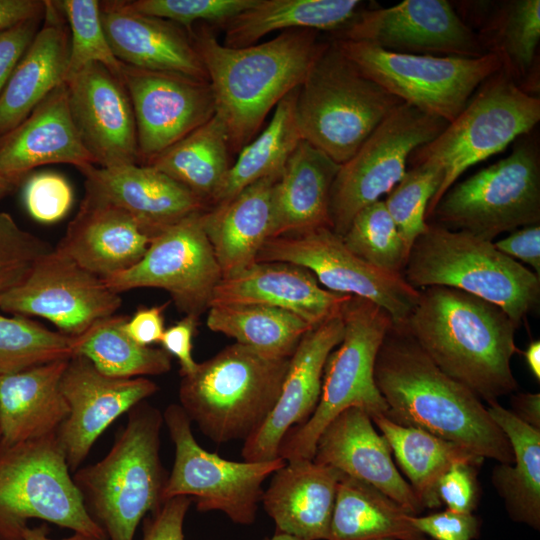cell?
<instances>
[{
	"label": "cell",
	"mask_w": 540,
	"mask_h": 540,
	"mask_svg": "<svg viewBox=\"0 0 540 540\" xmlns=\"http://www.w3.org/2000/svg\"><path fill=\"white\" fill-rule=\"evenodd\" d=\"M375 384L394 423L425 430L482 457L512 463L513 452L480 398L445 374L402 326L378 350Z\"/></svg>",
	"instance_id": "6da1fadb"
},
{
	"label": "cell",
	"mask_w": 540,
	"mask_h": 540,
	"mask_svg": "<svg viewBox=\"0 0 540 540\" xmlns=\"http://www.w3.org/2000/svg\"><path fill=\"white\" fill-rule=\"evenodd\" d=\"M189 34L205 67L232 153L256 137L268 113L302 84L328 44L311 29L283 31L243 48L224 46L207 23L194 25Z\"/></svg>",
	"instance_id": "7a4b0ae2"
},
{
	"label": "cell",
	"mask_w": 540,
	"mask_h": 540,
	"mask_svg": "<svg viewBox=\"0 0 540 540\" xmlns=\"http://www.w3.org/2000/svg\"><path fill=\"white\" fill-rule=\"evenodd\" d=\"M402 327L448 376L486 402L516 390V325L498 306L444 286L419 289Z\"/></svg>",
	"instance_id": "3957f363"
},
{
	"label": "cell",
	"mask_w": 540,
	"mask_h": 540,
	"mask_svg": "<svg viewBox=\"0 0 540 540\" xmlns=\"http://www.w3.org/2000/svg\"><path fill=\"white\" fill-rule=\"evenodd\" d=\"M127 414L109 452L72 474L107 540H134L139 523L162 504L168 477L160 458L163 414L145 400Z\"/></svg>",
	"instance_id": "277c9868"
},
{
	"label": "cell",
	"mask_w": 540,
	"mask_h": 540,
	"mask_svg": "<svg viewBox=\"0 0 540 540\" xmlns=\"http://www.w3.org/2000/svg\"><path fill=\"white\" fill-rule=\"evenodd\" d=\"M289 360L236 342L181 376L179 405L213 442L246 441L272 411Z\"/></svg>",
	"instance_id": "5b68a950"
},
{
	"label": "cell",
	"mask_w": 540,
	"mask_h": 540,
	"mask_svg": "<svg viewBox=\"0 0 540 540\" xmlns=\"http://www.w3.org/2000/svg\"><path fill=\"white\" fill-rule=\"evenodd\" d=\"M414 288L458 289L500 307L518 328L540 301V276L500 252L493 241L428 223L403 271Z\"/></svg>",
	"instance_id": "8992f818"
},
{
	"label": "cell",
	"mask_w": 540,
	"mask_h": 540,
	"mask_svg": "<svg viewBox=\"0 0 540 540\" xmlns=\"http://www.w3.org/2000/svg\"><path fill=\"white\" fill-rule=\"evenodd\" d=\"M402 103L329 41L299 87L296 121L303 140L342 165Z\"/></svg>",
	"instance_id": "52a82bcc"
},
{
	"label": "cell",
	"mask_w": 540,
	"mask_h": 540,
	"mask_svg": "<svg viewBox=\"0 0 540 540\" xmlns=\"http://www.w3.org/2000/svg\"><path fill=\"white\" fill-rule=\"evenodd\" d=\"M341 313L343 338L327 357L318 404L305 423L284 437L279 449L284 461L312 460L324 428L350 407L363 409L370 418L387 413L375 384L374 365L392 319L377 304L356 296L343 304Z\"/></svg>",
	"instance_id": "ba28073f"
},
{
	"label": "cell",
	"mask_w": 540,
	"mask_h": 540,
	"mask_svg": "<svg viewBox=\"0 0 540 540\" xmlns=\"http://www.w3.org/2000/svg\"><path fill=\"white\" fill-rule=\"evenodd\" d=\"M32 519L107 540L83 504L56 433L0 441V540H23Z\"/></svg>",
	"instance_id": "9c48e42d"
},
{
	"label": "cell",
	"mask_w": 540,
	"mask_h": 540,
	"mask_svg": "<svg viewBox=\"0 0 540 540\" xmlns=\"http://www.w3.org/2000/svg\"><path fill=\"white\" fill-rule=\"evenodd\" d=\"M540 120V100L502 70L487 78L465 108L432 141L412 152L408 162L438 165L444 179L426 210V220L456 180L471 166L503 151Z\"/></svg>",
	"instance_id": "30bf717a"
},
{
	"label": "cell",
	"mask_w": 540,
	"mask_h": 540,
	"mask_svg": "<svg viewBox=\"0 0 540 540\" xmlns=\"http://www.w3.org/2000/svg\"><path fill=\"white\" fill-rule=\"evenodd\" d=\"M436 224L485 240L540 223L537 148L519 142L506 158L453 184L432 213Z\"/></svg>",
	"instance_id": "8fae6325"
},
{
	"label": "cell",
	"mask_w": 540,
	"mask_h": 540,
	"mask_svg": "<svg viewBox=\"0 0 540 540\" xmlns=\"http://www.w3.org/2000/svg\"><path fill=\"white\" fill-rule=\"evenodd\" d=\"M364 75L403 103L452 122L477 88L501 70L490 53L479 58L395 53L374 45L331 40Z\"/></svg>",
	"instance_id": "7c38bea8"
},
{
	"label": "cell",
	"mask_w": 540,
	"mask_h": 540,
	"mask_svg": "<svg viewBox=\"0 0 540 540\" xmlns=\"http://www.w3.org/2000/svg\"><path fill=\"white\" fill-rule=\"evenodd\" d=\"M175 446L172 470L163 490V501L187 496L201 512L220 511L236 524L255 522L261 502L262 484L285 461L237 462L202 448L196 441L191 421L179 404H170L163 413Z\"/></svg>",
	"instance_id": "4fadbf2b"
},
{
	"label": "cell",
	"mask_w": 540,
	"mask_h": 540,
	"mask_svg": "<svg viewBox=\"0 0 540 540\" xmlns=\"http://www.w3.org/2000/svg\"><path fill=\"white\" fill-rule=\"evenodd\" d=\"M447 125L407 103L395 108L340 165L330 193L332 230L343 236L361 209L380 200L403 178L412 152L435 139Z\"/></svg>",
	"instance_id": "5bb4252c"
},
{
	"label": "cell",
	"mask_w": 540,
	"mask_h": 540,
	"mask_svg": "<svg viewBox=\"0 0 540 540\" xmlns=\"http://www.w3.org/2000/svg\"><path fill=\"white\" fill-rule=\"evenodd\" d=\"M256 262H284L309 270L325 289L369 300L402 326L419 298L402 275L388 273L354 254L332 228L268 239Z\"/></svg>",
	"instance_id": "9a60e30c"
},
{
	"label": "cell",
	"mask_w": 540,
	"mask_h": 540,
	"mask_svg": "<svg viewBox=\"0 0 540 540\" xmlns=\"http://www.w3.org/2000/svg\"><path fill=\"white\" fill-rule=\"evenodd\" d=\"M192 214L151 239L141 260L130 269L103 279L121 294L137 288L165 290L185 316H199L210 307L222 273L201 224Z\"/></svg>",
	"instance_id": "2e32d148"
},
{
	"label": "cell",
	"mask_w": 540,
	"mask_h": 540,
	"mask_svg": "<svg viewBox=\"0 0 540 540\" xmlns=\"http://www.w3.org/2000/svg\"><path fill=\"white\" fill-rule=\"evenodd\" d=\"M121 295L55 247L39 257L24 279L0 296V310L41 317L57 331L76 337L116 314Z\"/></svg>",
	"instance_id": "e0dca14e"
},
{
	"label": "cell",
	"mask_w": 540,
	"mask_h": 540,
	"mask_svg": "<svg viewBox=\"0 0 540 540\" xmlns=\"http://www.w3.org/2000/svg\"><path fill=\"white\" fill-rule=\"evenodd\" d=\"M331 40L365 42L386 51L479 58L486 51L446 0H405L394 6L360 10Z\"/></svg>",
	"instance_id": "ac0fdd59"
},
{
	"label": "cell",
	"mask_w": 540,
	"mask_h": 540,
	"mask_svg": "<svg viewBox=\"0 0 540 540\" xmlns=\"http://www.w3.org/2000/svg\"><path fill=\"white\" fill-rule=\"evenodd\" d=\"M119 77L134 111L139 164H148L216 113L209 81L124 63Z\"/></svg>",
	"instance_id": "d6986e66"
},
{
	"label": "cell",
	"mask_w": 540,
	"mask_h": 540,
	"mask_svg": "<svg viewBox=\"0 0 540 540\" xmlns=\"http://www.w3.org/2000/svg\"><path fill=\"white\" fill-rule=\"evenodd\" d=\"M60 388L69 414L56 437L71 473L80 468L96 440L117 418L159 389L146 377L107 376L81 355L69 358Z\"/></svg>",
	"instance_id": "ffe728a7"
},
{
	"label": "cell",
	"mask_w": 540,
	"mask_h": 540,
	"mask_svg": "<svg viewBox=\"0 0 540 540\" xmlns=\"http://www.w3.org/2000/svg\"><path fill=\"white\" fill-rule=\"evenodd\" d=\"M65 85L72 119L96 165L139 163L134 111L120 77L91 63L67 77Z\"/></svg>",
	"instance_id": "44dd1931"
},
{
	"label": "cell",
	"mask_w": 540,
	"mask_h": 540,
	"mask_svg": "<svg viewBox=\"0 0 540 540\" xmlns=\"http://www.w3.org/2000/svg\"><path fill=\"white\" fill-rule=\"evenodd\" d=\"M342 310V309H341ZM344 324L341 311L309 329L290 357L278 399L261 427L244 441V461H269L279 457L286 434L305 423L321 394L328 355L341 342Z\"/></svg>",
	"instance_id": "7402d4cb"
},
{
	"label": "cell",
	"mask_w": 540,
	"mask_h": 540,
	"mask_svg": "<svg viewBox=\"0 0 540 540\" xmlns=\"http://www.w3.org/2000/svg\"><path fill=\"white\" fill-rule=\"evenodd\" d=\"M78 170L85 179V196L124 210L151 239L209 209L187 188L150 165H87Z\"/></svg>",
	"instance_id": "603a6c76"
},
{
	"label": "cell",
	"mask_w": 540,
	"mask_h": 540,
	"mask_svg": "<svg viewBox=\"0 0 540 540\" xmlns=\"http://www.w3.org/2000/svg\"><path fill=\"white\" fill-rule=\"evenodd\" d=\"M313 461L370 484L410 515L417 516L424 510L393 462L387 440L361 408L344 410L324 428Z\"/></svg>",
	"instance_id": "cb8c5ba5"
},
{
	"label": "cell",
	"mask_w": 540,
	"mask_h": 540,
	"mask_svg": "<svg viewBox=\"0 0 540 540\" xmlns=\"http://www.w3.org/2000/svg\"><path fill=\"white\" fill-rule=\"evenodd\" d=\"M100 14L109 45L120 62L208 81L190 34L180 25L138 13L125 0L100 1Z\"/></svg>",
	"instance_id": "d4e9b609"
},
{
	"label": "cell",
	"mask_w": 540,
	"mask_h": 540,
	"mask_svg": "<svg viewBox=\"0 0 540 540\" xmlns=\"http://www.w3.org/2000/svg\"><path fill=\"white\" fill-rule=\"evenodd\" d=\"M351 295L320 286L307 269L284 262H255L216 285L210 306L258 304L289 311L310 326L339 313Z\"/></svg>",
	"instance_id": "484cf974"
},
{
	"label": "cell",
	"mask_w": 540,
	"mask_h": 540,
	"mask_svg": "<svg viewBox=\"0 0 540 540\" xmlns=\"http://www.w3.org/2000/svg\"><path fill=\"white\" fill-rule=\"evenodd\" d=\"M48 164L96 165L72 119L65 82L0 138L1 173L24 182L33 169Z\"/></svg>",
	"instance_id": "4316f807"
},
{
	"label": "cell",
	"mask_w": 540,
	"mask_h": 540,
	"mask_svg": "<svg viewBox=\"0 0 540 540\" xmlns=\"http://www.w3.org/2000/svg\"><path fill=\"white\" fill-rule=\"evenodd\" d=\"M151 238L124 210L84 195L57 250L106 279L138 263Z\"/></svg>",
	"instance_id": "83f0119b"
},
{
	"label": "cell",
	"mask_w": 540,
	"mask_h": 540,
	"mask_svg": "<svg viewBox=\"0 0 540 540\" xmlns=\"http://www.w3.org/2000/svg\"><path fill=\"white\" fill-rule=\"evenodd\" d=\"M342 474L313 459L285 461L261 498L276 532L300 540H328Z\"/></svg>",
	"instance_id": "f1b7e54d"
},
{
	"label": "cell",
	"mask_w": 540,
	"mask_h": 540,
	"mask_svg": "<svg viewBox=\"0 0 540 540\" xmlns=\"http://www.w3.org/2000/svg\"><path fill=\"white\" fill-rule=\"evenodd\" d=\"M70 32L58 1L46 0L43 25L0 94V138L17 127L56 87L65 82Z\"/></svg>",
	"instance_id": "f546056e"
},
{
	"label": "cell",
	"mask_w": 540,
	"mask_h": 540,
	"mask_svg": "<svg viewBox=\"0 0 540 540\" xmlns=\"http://www.w3.org/2000/svg\"><path fill=\"white\" fill-rule=\"evenodd\" d=\"M279 177L261 179L201 214L222 278L254 264L264 243L272 238L273 195Z\"/></svg>",
	"instance_id": "4dcf8cb0"
},
{
	"label": "cell",
	"mask_w": 540,
	"mask_h": 540,
	"mask_svg": "<svg viewBox=\"0 0 540 540\" xmlns=\"http://www.w3.org/2000/svg\"><path fill=\"white\" fill-rule=\"evenodd\" d=\"M69 359L0 374V441L17 443L56 433L69 414L60 382Z\"/></svg>",
	"instance_id": "1f68e13d"
},
{
	"label": "cell",
	"mask_w": 540,
	"mask_h": 540,
	"mask_svg": "<svg viewBox=\"0 0 540 540\" xmlns=\"http://www.w3.org/2000/svg\"><path fill=\"white\" fill-rule=\"evenodd\" d=\"M340 164L301 139L274 187L272 238L331 226L330 193Z\"/></svg>",
	"instance_id": "d6a6232c"
},
{
	"label": "cell",
	"mask_w": 540,
	"mask_h": 540,
	"mask_svg": "<svg viewBox=\"0 0 540 540\" xmlns=\"http://www.w3.org/2000/svg\"><path fill=\"white\" fill-rule=\"evenodd\" d=\"M359 0H256L224 23L223 45L243 48L269 33L294 29L328 31L345 27L360 11Z\"/></svg>",
	"instance_id": "836d02e7"
},
{
	"label": "cell",
	"mask_w": 540,
	"mask_h": 540,
	"mask_svg": "<svg viewBox=\"0 0 540 540\" xmlns=\"http://www.w3.org/2000/svg\"><path fill=\"white\" fill-rule=\"evenodd\" d=\"M488 413L507 437L513 452L512 463H499L492 481L504 499L510 517L540 528V429L520 420L497 401Z\"/></svg>",
	"instance_id": "e575fe53"
},
{
	"label": "cell",
	"mask_w": 540,
	"mask_h": 540,
	"mask_svg": "<svg viewBox=\"0 0 540 540\" xmlns=\"http://www.w3.org/2000/svg\"><path fill=\"white\" fill-rule=\"evenodd\" d=\"M387 440L398 466L423 508H439L438 483L454 464L480 466L483 458L420 428L400 425L383 415L371 418Z\"/></svg>",
	"instance_id": "d590c367"
},
{
	"label": "cell",
	"mask_w": 540,
	"mask_h": 540,
	"mask_svg": "<svg viewBox=\"0 0 540 540\" xmlns=\"http://www.w3.org/2000/svg\"><path fill=\"white\" fill-rule=\"evenodd\" d=\"M394 500L361 480L342 474L328 540H429Z\"/></svg>",
	"instance_id": "8d00e7d4"
},
{
	"label": "cell",
	"mask_w": 540,
	"mask_h": 540,
	"mask_svg": "<svg viewBox=\"0 0 540 540\" xmlns=\"http://www.w3.org/2000/svg\"><path fill=\"white\" fill-rule=\"evenodd\" d=\"M231 153L226 126L215 113L203 125L144 165L169 176L210 208L232 165Z\"/></svg>",
	"instance_id": "74e56055"
},
{
	"label": "cell",
	"mask_w": 540,
	"mask_h": 540,
	"mask_svg": "<svg viewBox=\"0 0 540 540\" xmlns=\"http://www.w3.org/2000/svg\"><path fill=\"white\" fill-rule=\"evenodd\" d=\"M481 8V5H480ZM481 19L475 22L486 53L495 55L501 70L519 86L529 81L540 40V1L510 0L488 10L483 3ZM522 89V88H521Z\"/></svg>",
	"instance_id": "f35d334b"
},
{
	"label": "cell",
	"mask_w": 540,
	"mask_h": 540,
	"mask_svg": "<svg viewBox=\"0 0 540 540\" xmlns=\"http://www.w3.org/2000/svg\"><path fill=\"white\" fill-rule=\"evenodd\" d=\"M299 87L281 99L266 128L238 152V158L232 163L211 207L230 200L261 179L281 175L302 139L296 121Z\"/></svg>",
	"instance_id": "ab89813d"
},
{
	"label": "cell",
	"mask_w": 540,
	"mask_h": 540,
	"mask_svg": "<svg viewBox=\"0 0 540 540\" xmlns=\"http://www.w3.org/2000/svg\"><path fill=\"white\" fill-rule=\"evenodd\" d=\"M206 324L213 332L275 358H290L312 328L297 315L258 304H218L208 309Z\"/></svg>",
	"instance_id": "60d3db41"
},
{
	"label": "cell",
	"mask_w": 540,
	"mask_h": 540,
	"mask_svg": "<svg viewBox=\"0 0 540 540\" xmlns=\"http://www.w3.org/2000/svg\"><path fill=\"white\" fill-rule=\"evenodd\" d=\"M127 319L126 315L114 314L71 337L72 354L86 357L97 370L115 378L167 373L171 369V356L162 348L133 341L123 328Z\"/></svg>",
	"instance_id": "b9f144b4"
},
{
	"label": "cell",
	"mask_w": 540,
	"mask_h": 540,
	"mask_svg": "<svg viewBox=\"0 0 540 540\" xmlns=\"http://www.w3.org/2000/svg\"><path fill=\"white\" fill-rule=\"evenodd\" d=\"M71 337L30 317L0 313V374L72 357Z\"/></svg>",
	"instance_id": "7bdbcfd3"
},
{
	"label": "cell",
	"mask_w": 540,
	"mask_h": 540,
	"mask_svg": "<svg viewBox=\"0 0 540 540\" xmlns=\"http://www.w3.org/2000/svg\"><path fill=\"white\" fill-rule=\"evenodd\" d=\"M341 237L345 245L364 261L403 276L409 253L384 200L361 209Z\"/></svg>",
	"instance_id": "ee69618b"
},
{
	"label": "cell",
	"mask_w": 540,
	"mask_h": 540,
	"mask_svg": "<svg viewBox=\"0 0 540 540\" xmlns=\"http://www.w3.org/2000/svg\"><path fill=\"white\" fill-rule=\"evenodd\" d=\"M443 179L444 171L438 165H414L405 172L384 200L408 253L417 237L428 228L426 210Z\"/></svg>",
	"instance_id": "f6af8a7d"
},
{
	"label": "cell",
	"mask_w": 540,
	"mask_h": 540,
	"mask_svg": "<svg viewBox=\"0 0 540 540\" xmlns=\"http://www.w3.org/2000/svg\"><path fill=\"white\" fill-rule=\"evenodd\" d=\"M58 4L70 32L67 77L91 63H100L119 76L122 62L107 40L98 0H62ZM66 80V79H65Z\"/></svg>",
	"instance_id": "bcb514c9"
},
{
	"label": "cell",
	"mask_w": 540,
	"mask_h": 540,
	"mask_svg": "<svg viewBox=\"0 0 540 540\" xmlns=\"http://www.w3.org/2000/svg\"><path fill=\"white\" fill-rule=\"evenodd\" d=\"M126 1V0H125ZM256 0H130L132 10L172 21L188 32L198 23L220 27Z\"/></svg>",
	"instance_id": "7dc6e473"
},
{
	"label": "cell",
	"mask_w": 540,
	"mask_h": 540,
	"mask_svg": "<svg viewBox=\"0 0 540 540\" xmlns=\"http://www.w3.org/2000/svg\"><path fill=\"white\" fill-rule=\"evenodd\" d=\"M53 248L0 211V296L19 284L35 261Z\"/></svg>",
	"instance_id": "c3c4849f"
},
{
	"label": "cell",
	"mask_w": 540,
	"mask_h": 540,
	"mask_svg": "<svg viewBox=\"0 0 540 540\" xmlns=\"http://www.w3.org/2000/svg\"><path fill=\"white\" fill-rule=\"evenodd\" d=\"M23 183V203L35 221L44 224L58 222L72 208L73 188L64 175L41 171L29 174Z\"/></svg>",
	"instance_id": "681fc988"
},
{
	"label": "cell",
	"mask_w": 540,
	"mask_h": 540,
	"mask_svg": "<svg viewBox=\"0 0 540 540\" xmlns=\"http://www.w3.org/2000/svg\"><path fill=\"white\" fill-rule=\"evenodd\" d=\"M478 466L457 463L440 478L438 496L447 509L460 513H472L479 500Z\"/></svg>",
	"instance_id": "f907efd6"
},
{
	"label": "cell",
	"mask_w": 540,
	"mask_h": 540,
	"mask_svg": "<svg viewBox=\"0 0 540 540\" xmlns=\"http://www.w3.org/2000/svg\"><path fill=\"white\" fill-rule=\"evenodd\" d=\"M409 521L434 540H474L480 531V520L475 515L448 509L425 516L410 515Z\"/></svg>",
	"instance_id": "816d5d0a"
},
{
	"label": "cell",
	"mask_w": 540,
	"mask_h": 540,
	"mask_svg": "<svg viewBox=\"0 0 540 540\" xmlns=\"http://www.w3.org/2000/svg\"><path fill=\"white\" fill-rule=\"evenodd\" d=\"M192 502L187 496L163 501L143 519L142 540H185L183 526Z\"/></svg>",
	"instance_id": "f5cc1de1"
},
{
	"label": "cell",
	"mask_w": 540,
	"mask_h": 540,
	"mask_svg": "<svg viewBox=\"0 0 540 540\" xmlns=\"http://www.w3.org/2000/svg\"><path fill=\"white\" fill-rule=\"evenodd\" d=\"M43 16L23 21L0 31V94L39 30Z\"/></svg>",
	"instance_id": "db71d44e"
},
{
	"label": "cell",
	"mask_w": 540,
	"mask_h": 540,
	"mask_svg": "<svg viewBox=\"0 0 540 540\" xmlns=\"http://www.w3.org/2000/svg\"><path fill=\"white\" fill-rule=\"evenodd\" d=\"M197 325V317L184 316L180 321L165 329L160 340L162 349L178 360L181 376L193 373L198 366L192 355L193 337Z\"/></svg>",
	"instance_id": "11a10c76"
},
{
	"label": "cell",
	"mask_w": 540,
	"mask_h": 540,
	"mask_svg": "<svg viewBox=\"0 0 540 540\" xmlns=\"http://www.w3.org/2000/svg\"><path fill=\"white\" fill-rule=\"evenodd\" d=\"M495 247L514 260H521L540 276V225H531L512 231L510 235L493 242Z\"/></svg>",
	"instance_id": "9f6ffc18"
},
{
	"label": "cell",
	"mask_w": 540,
	"mask_h": 540,
	"mask_svg": "<svg viewBox=\"0 0 540 540\" xmlns=\"http://www.w3.org/2000/svg\"><path fill=\"white\" fill-rule=\"evenodd\" d=\"M167 306L168 303L159 306L139 307L124 323L123 328L126 334L142 346L160 343L165 331L164 311Z\"/></svg>",
	"instance_id": "6f0895ef"
},
{
	"label": "cell",
	"mask_w": 540,
	"mask_h": 540,
	"mask_svg": "<svg viewBox=\"0 0 540 540\" xmlns=\"http://www.w3.org/2000/svg\"><path fill=\"white\" fill-rule=\"evenodd\" d=\"M46 0H0V31L44 15Z\"/></svg>",
	"instance_id": "680465c9"
},
{
	"label": "cell",
	"mask_w": 540,
	"mask_h": 540,
	"mask_svg": "<svg viewBox=\"0 0 540 540\" xmlns=\"http://www.w3.org/2000/svg\"><path fill=\"white\" fill-rule=\"evenodd\" d=\"M511 404L514 413L528 425L540 429V394L517 393L512 397Z\"/></svg>",
	"instance_id": "91938a15"
},
{
	"label": "cell",
	"mask_w": 540,
	"mask_h": 540,
	"mask_svg": "<svg viewBox=\"0 0 540 540\" xmlns=\"http://www.w3.org/2000/svg\"><path fill=\"white\" fill-rule=\"evenodd\" d=\"M48 534V526L46 524H41L37 527H30L23 540H93L78 533H73L71 536L62 539H52Z\"/></svg>",
	"instance_id": "94428289"
},
{
	"label": "cell",
	"mask_w": 540,
	"mask_h": 540,
	"mask_svg": "<svg viewBox=\"0 0 540 540\" xmlns=\"http://www.w3.org/2000/svg\"><path fill=\"white\" fill-rule=\"evenodd\" d=\"M524 357L526 363L534 375V377L540 380V342L535 340L531 342L527 349L524 351Z\"/></svg>",
	"instance_id": "6125c7cd"
},
{
	"label": "cell",
	"mask_w": 540,
	"mask_h": 540,
	"mask_svg": "<svg viewBox=\"0 0 540 540\" xmlns=\"http://www.w3.org/2000/svg\"><path fill=\"white\" fill-rule=\"evenodd\" d=\"M23 181L0 172V200L11 194Z\"/></svg>",
	"instance_id": "be15d7a7"
},
{
	"label": "cell",
	"mask_w": 540,
	"mask_h": 540,
	"mask_svg": "<svg viewBox=\"0 0 540 540\" xmlns=\"http://www.w3.org/2000/svg\"><path fill=\"white\" fill-rule=\"evenodd\" d=\"M263 540H300V539H298V538H296L294 536L288 535V534L275 532V534L273 536L266 537Z\"/></svg>",
	"instance_id": "e7e4bbea"
},
{
	"label": "cell",
	"mask_w": 540,
	"mask_h": 540,
	"mask_svg": "<svg viewBox=\"0 0 540 540\" xmlns=\"http://www.w3.org/2000/svg\"><path fill=\"white\" fill-rule=\"evenodd\" d=\"M378 540H394V539H391V538H382V539H378Z\"/></svg>",
	"instance_id": "03108f58"
},
{
	"label": "cell",
	"mask_w": 540,
	"mask_h": 540,
	"mask_svg": "<svg viewBox=\"0 0 540 540\" xmlns=\"http://www.w3.org/2000/svg\"><path fill=\"white\" fill-rule=\"evenodd\" d=\"M0 438H1V435H0Z\"/></svg>",
	"instance_id": "003e7915"
}]
</instances>
